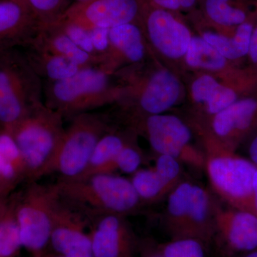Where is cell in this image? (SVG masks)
<instances>
[{
    "label": "cell",
    "instance_id": "cell-36",
    "mask_svg": "<svg viewBox=\"0 0 257 257\" xmlns=\"http://www.w3.org/2000/svg\"><path fill=\"white\" fill-rule=\"evenodd\" d=\"M248 56L251 63L257 67V25L251 36Z\"/></svg>",
    "mask_w": 257,
    "mask_h": 257
},
{
    "label": "cell",
    "instance_id": "cell-43",
    "mask_svg": "<svg viewBox=\"0 0 257 257\" xmlns=\"http://www.w3.org/2000/svg\"><path fill=\"white\" fill-rule=\"evenodd\" d=\"M20 1L23 2V3H27V4L29 5L28 0H20Z\"/></svg>",
    "mask_w": 257,
    "mask_h": 257
},
{
    "label": "cell",
    "instance_id": "cell-29",
    "mask_svg": "<svg viewBox=\"0 0 257 257\" xmlns=\"http://www.w3.org/2000/svg\"><path fill=\"white\" fill-rule=\"evenodd\" d=\"M164 257H205L204 248L197 239L184 238L172 241L161 248Z\"/></svg>",
    "mask_w": 257,
    "mask_h": 257
},
{
    "label": "cell",
    "instance_id": "cell-4",
    "mask_svg": "<svg viewBox=\"0 0 257 257\" xmlns=\"http://www.w3.org/2000/svg\"><path fill=\"white\" fill-rule=\"evenodd\" d=\"M63 119L60 112L42 102L11 133L26 163L27 182H35L52 173L56 152L65 131Z\"/></svg>",
    "mask_w": 257,
    "mask_h": 257
},
{
    "label": "cell",
    "instance_id": "cell-38",
    "mask_svg": "<svg viewBox=\"0 0 257 257\" xmlns=\"http://www.w3.org/2000/svg\"><path fill=\"white\" fill-rule=\"evenodd\" d=\"M253 207L257 215V170L253 179Z\"/></svg>",
    "mask_w": 257,
    "mask_h": 257
},
{
    "label": "cell",
    "instance_id": "cell-40",
    "mask_svg": "<svg viewBox=\"0 0 257 257\" xmlns=\"http://www.w3.org/2000/svg\"><path fill=\"white\" fill-rule=\"evenodd\" d=\"M37 257H65L62 256V255L58 254V253H49L47 251H45L42 254H40V256Z\"/></svg>",
    "mask_w": 257,
    "mask_h": 257
},
{
    "label": "cell",
    "instance_id": "cell-9",
    "mask_svg": "<svg viewBox=\"0 0 257 257\" xmlns=\"http://www.w3.org/2000/svg\"><path fill=\"white\" fill-rule=\"evenodd\" d=\"M141 24L145 37L157 53L172 60L184 57L192 36L174 13L146 3Z\"/></svg>",
    "mask_w": 257,
    "mask_h": 257
},
{
    "label": "cell",
    "instance_id": "cell-12",
    "mask_svg": "<svg viewBox=\"0 0 257 257\" xmlns=\"http://www.w3.org/2000/svg\"><path fill=\"white\" fill-rule=\"evenodd\" d=\"M256 170L251 161L239 157H216L208 165L209 177L216 188L234 199L249 202L253 209V179Z\"/></svg>",
    "mask_w": 257,
    "mask_h": 257
},
{
    "label": "cell",
    "instance_id": "cell-31",
    "mask_svg": "<svg viewBox=\"0 0 257 257\" xmlns=\"http://www.w3.org/2000/svg\"><path fill=\"white\" fill-rule=\"evenodd\" d=\"M142 163V156L135 147L127 144L118 155L115 163V171L125 174H135Z\"/></svg>",
    "mask_w": 257,
    "mask_h": 257
},
{
    "label": "cell",
    "instance_id": "cell-21",
    "mask_svg": "<svg viewBox=\"0 0 257 257\" xmlns=\"http://www.w3.org/2000/svg\"><path fill=\"white\" fill-rule=\"evenodd\" d=\"M256 0H202L204 16L219 28H237L246 21Z\"/></svg>",
    "mask_w": 257,
    "mask_h": 257
},
{
    "label": "cell",
    "instance_id": "cell-13",
    "mask_svg": "<svg viewBox=\"0 0 257 257\" xmlns=\"http://www.w3.org/2000/svg\"><path fill=\"white\" fill-rule=\"evenodd\" d=\"M94 257H134L136 241L122 216L107 214L90 220Z\"/></svg>",
    "mask_w": 257,
    "mask_h": 257
},
{
    "label": "cell",
    "instance_id": "cell-33",
    "mask_svg": "<svg viewBox=\"0 0 257 257\" xmlns=\"http://www.w3.org/2000/svg\"><path fill=\"white\" fill-rule=\"evenodd\" d=\"M155 170L167 186L178 176L180 166L176 160V157L168 155H160L157 160Z\"/></svg>",
    "mask_w": 257,
    "mask_h": 257
},
{
    "label": "cell",
    "instance_id": "cell-30",
    "mask_svg": "<svg viewBox=\"0 0 257 257\" xmlns=\"http://www.w3.org/2000/svg\"><path fill=\"white\" fill-rule=\"evenodd\" d=\"M54 25L59 27L63 31L64 33L79 48L82 49L84 52L93 56V57L99 58L96 55L92 40H91V37L89 36V32L87 30L75 25V24L69 23V22L64 20L63 19H61L60 21L54 24Z\"/></svg>",
    "mask_w": 257,
    "mask_h": 257
},
{
    "label": "cell",
    "instance_id": "cell-20",
    "mask_svg": "<svg viewBox=\"0 0 257 257\" xmlns=\"http://www.w3.org/2000/svg\"><path fill=\"white\" fill-rule=\"evenodd\" d=\"M20 191L0 199V257H18L23 247L18 215Z\"/></svg>",
    "mask_w": 257,
    "mask_h": 257
},
{
    "label": "cell",
    "instance_id": "cell-1",
    "mask_svg": "<svg viewBox=\"0 0 257 257\" xmlns=\"http://www.w3.org/2000/svg\"><path fill=\"white\" fill-rule=\"evenodd\" d=\"M124 83L99 67H85L64 80L44 83L45 105L72 118L101 106L115 104L124 95Z\"/></svg>",
    "mask_w": 257,
    "mask_h": 257
},
{
    "label": "cell",
    "instance_id": "cell-34",
    "mask_svg": "<svg viewBox=\"0 0 257 257\" xmlns=\"http://www.w3.org/2000/svg\"><path fill=\"white\" fill-rule=\"evenodd\" d=\"M109 30L110 29L101 28H92L87 30L92 40L96 55L100 60L99 66L102 63L110 47Z\"/></svg>",
    "mask_w": 257,
    "mask_h": 257
},
{
    "label": "cell",
    "instance_id": "cell-14",
    "mask_svg": "<svg viewBox=\"0 0 257 257\" xmlns=\"http://www.w3.org/2000/svg\"><path fill=\"white\" fill-rule=\"evenodd\" d=\"M141 23H128L109 30L110 47L99 67L116 73L125 65H140L147 57V47Z\"/></svg>",
    "mask_w": 257,
    "mask_h": 257
},
{
    "label": "cell",
    "instance_id": "cell-10",
    "mask_svg": "<svg viewBox=\"0 0 257 257\" xmlns=\"http://www.w3.org/2000/svg\"><path fill=\"white\" fill-rule=\"evenodd\" d=\"M119 78L125 85L121 98L131 95L136 97L139 108L147 116L162 114L168 110L175 105L182 92L179 79L165 69H155L142 82Z\"/></svg>",
    "mask_w": 257,
    "mask_h": 257
},
{
    "label": "cell",
    "instance_id": "cell-37",
    "mask_svg": "<svg viewBox=\"0 0 257 257\" xmlns=\"http://www.w3.org/2000/svg\"><path fill=\"white\" fill-rule=\"evenodd\" d=\"M248 155H249L250 161L257 167V133L253 138L248 146Z\"/></svg>",
    "mask_w": 257,
    "mask_h": 257
},
{
    "label": "cell",
    "instance_id": "cell-23",
    "mask_svg": "<svg viewBox=\"0 0 257 257\" xmlns=\"http://www.w3.org/2000/svg\"><path fill=\"white\" fill-rule=\"evenodd\" d=\"M191 94L196 102L205 104L208 112L214 115L237 101L234 90L208 74L200 76L193 82Z\"/></svg>",
    "mask_w": 257,
    "mask_h": 257
},
{
    "label": "cell",
    "instance_id": "cell-26",
    "mask_svg": "<svg viewBox=\"0 0 257 257\" xmlns=\"http://www.w3.org/2000/svg\"><path fill=\"white\" fill-rule=\"evenodd\" d=\"M34 14L42 28L60 21L73 4L72 0H28Z\"/></svg>",
    "mask_w": 257,
    "mask_h": 257
},
{
    "label": "cell",
    "instance_id": "cell-28",
    "mask_svg": "<svg viewBox=\"0 0 257 257\" xmlns=\"http://www.w3.org/2000/svg\"><path fill=\"white\" fill-rule=\"evenodd\" d=\"M193 185L180 184L169 197L167 209L171 215L176 217L189 216L192 204Z\"/></svg>",
    "mask_w": 257,
    "mask_h": 257
},
{
    "label": "cell",
    "instance_id": "cell-6",
    "mask_svg": "<svg viewBox=\"0 0 257 257\" xmlns=\"http://www.w3.org/2000/svg\"><path fill=\"white\" fill-rule=\"evenodd\" d=\"M28 183L20 191L18 215L23 247L37 257L50 244L54 211L60 197L55 183Z\"/></svg>",
    "mask_w": 257,
    "mask_h": 257
},
{
    "label": "cell",
    "instance_id": "cell-25",
    "mask_svg": "<svg viewBox=\"0 0 257 257\" xmlns=\"http://www.w3.org/2000/svg\"><path fill=\"white\" fill-rule=\"evenodd\" d=\"M186 63L192 68L219 71L226 64V59L202 37H192L184 55Z\"/></svg>",
    "mask_w": 257,
    "mask_h": 257
},
{
    "label": "cell",
    "instance_id": "cell-11",
    "mask_svg": "<svg viewBox=\"0 0 257 257\" xmlns=\"http://www.w3.org/2000/svg\"><path fill=\"white\" fill-rule=\"evenodd\" d=\"M42 28L30 5L20 0H0V50L30 46Z\"/></svg>",
    "mask_w": 257,
    "mask_h": 257
},
{
    "label": "cell",
    "instance_id": "cell-8",
    "mask_svg": "<svg viewBox=\"0 0 257 257\" xmlns=\"http://www.w3.org/2000/svg\"><path fill=\"white\" fill-rule=\"evenodd\" d=\"M89 218L60 197L52 219L50 246L65 257L93 256Z\"/></svg>",
    "mask_w": 257,
    "mask_h": 257
},
{
    "label": "cell",
    "instance_id": "cell-16",
    "mask_svg": "<svg viewBox=\"0 0 257 257\" xmlns=\"http://www.w3.org/2000/svg\"><path fill=\"white\" fill-rule=\"evenodd\" d=\"M27 179L26 163L13 135L0 130V199L16 192Z\"/></svg>",
    "mask_w": 257,
    "mask_h": 257
},
{
    "label": "cell",
    "instance_id": "cell-39",
    "mask_svg": "<svg viewBox=\"0 0 257 257\" xmlns=\"http://www.w3.org/2000/svg\"><path fill=\"white\" fill-rule=\"evenodd\" d=\"M143 257H164L162 253L155 252V251L151 249H145L143 250Z\"/></svg>",
    "mask_w": 257,
    "mask_h": 257
},
{
    "label": "cell",
    "instance_id": "cell-15",
    "mask_svg": "<svg viewBox=\"0 0 257 257\" xmlns=\"http://www.w3.org/2000/svg\"><path fill=\"white\" fill-rule=\"evenodd\" d=\"M145 130L155 152L176 158L192 138L188 126L174 115H148L145 118Z\"/></svg>",
    "mask_w": 257,
    "mask_h": 257
},
{
    "label": "cell",
    "instance_id": "cell-3",
    "mask_svg": "<svg viewBox=\"0 0 257 257\" xmlns=\"http://www.w3.org/2000/svg\"><path fill=\"white\" fill-rule=\"evenodd\" d=\"M43 80L18 48L0 50V127L13 133L35 106L43 102Z\"/></svg>",
    "mask_w": 257,
    "mask_h": 257
},
{
    "label": "cell",
    "instance_id": "cell-22",
    "mask_svg": "<svg viewBox=\"0 0 257 257\" xmlns=\"http://www.w3.org/2000/svg\"><path fill=\"white\" fill-rule=\"evenodd\" d=\"M124 135L116 126L101 138L93 152L86 170L79 178H87L99 174L114 173L116 159L128 144Z\"/></svg>",
    "mask_w": 257,
    "mask_h": 257
},
{
    "label": "cell",
    "instance_id": "cell-32",
    "mask_svg": "<svg viewBox=\"0 0 257 257\" xmlns=\"http://www.w3.org/2000/svg\"><path fill=\"white\" fill-rule=\"evenodd\" d=\"M209 208V199L205 191L198 187L193 185L192 205L189 217L195 222H203L206 219Z\"/></svg>",
    "mask_w": 257,
    "mask_h": 257
},
{
    "label": "cell",
    "instance_id": "cell-27",
    "mask_svg": "<svg viewBox=\"0 0 257 257\" xmlns=\"http://www.w3.org/2000/svg\"><path fill=\"white\" fill-rule=\"evenodd\" d=\"M133 175L131 182L141 199L152 200L167 187L155 169L138 170Z\"/></svg>",
    "mask_w": 257,
    "mask_h": 257
},
{
    "label": "cell",
    "instance_id": "cell-19",
    "mask_svg": "<svg viewBox=\"0 0 257 257\" xmlns=\"http://www.w3.org/2000/svg\"><path fill=\"white\" fill-rule=\"evenodd\" d=\"M23 53L33 70L42 80L57 82L72 77L82 67L67 57L54 55L32 46L23 48Z\"/></svg>",
    "mask_w": 257,
    "mask_h": 257
},
{
    "label": "cell",
    "instance_id": "cell-42",
    "mask_svg": "<svg viewBox=\"0 0 257 257\" xmlns=\"http://www.w3.org/2000/svg\"><path fill=\"white\" fill-rule=\"evenodd\" d=\"M74 3H82V2L87 1V0H73Z\"/></svg>",
    "mask_w": 257,
    "mask_h": 257
},
{
    "label": "cell",
    "instance_id": "cell-18",
    "mask_svg": "<svg viewBox=\"0 0 257 257\" xmlns=\"http://www.w3.org/2000/svg\"><path fill=\"white\" fill-rule=\"evenodd\" d=\"M257 125V98L246 97L233 103L215 114L212 126L214 133L226 137L232 132L249 131Z\"/></svg>",
    "mask_w": 257,
    "mask_h": 257
},
{
    "label": "cell",
    "instance_id": "cell-24",
    "mask_svg": "<svg viewBox=\"0 0 257 257\" xmlns=\"http://www.w3.org/2000/svg\"><path fill=\"white\" fill-rule=\"evenodd\" d=\"M230 246L241 251H255L257 248V215L251 211L236 213L225 229Z\"/></svg>",
    "mask_w": 257,
    "mask_h": 257
},
{
    "label": "cell",
    "instance_id": "cell-41",
    "mask_svg": "<svg viewBox=\"0 0 257 257\" xmlns=\"http://www.w3.org/2000/svg\"><path fill=\"white\" fill-rule=\"evenodd\" d=\"M244 257H257V251H251L246 254Z\"/></svg>",
    "mask_w": 257,
    "mask_h": 257
},
{
    "label": "cell",
    "instance_id": "cell-2",
    "mask_svg": "<svg viewBox=\"0 0 257 257\" xmlns=\"http://www.w3.org/2000/svg\"><path fill=\"white\" fill-rule=\"evenodd\" d=\"M55 184L60 197L89 221L107 214L123 216L135 210L141 200L131 180L114 173L81 179L60 178Z\"/></svg>",
    "mask_w": 257,
    "mask_h": 257
},
{
    "label": "cell",
    "instance_id": "cell-35",
    "mask_svg": "<svg viewBox=\"0 0 257 257\" xmlns=\"http://www.w3.org/2000/svg\"><path fill=\"white\" fill-rule=\"evenodd\" d=\"M147 4L174 13L190 11L199 0H145Z\"/></svg>",
    "mask_w": 257,
    "mask_h": 257
},
{
    "label": "cell",
    "instance_id": "cell-7",
    "mask_svg": "<svg viewBox=\"0 0 257 257\" xmlns=\"http://www.w3.org/2000/svg\"><path fill=\"white\" fill-rule=\"evenodd\" d=\"M145 0H87L73 3L61 19L88 30L111 29L128 23H141Z\"/></svg>",
    "mask_w": 257,
    "mask_h": 257
},
{
    "label": "cell",
    "instance_id": "cell-17",
    "mask_svg": "<svg viewBox=\"0 0 257 257\" xmlns=\"http://www.w3.org/2000/svg\"><path fill=\"white\" fill-rule=\"evenodd\" d=\"M30 46L67 57L82 68L99 67L100 64L99 58L79 48L56 25L42 28L36 40Z\"/></svg>",
    "mask_w": 257,
    "mask_h": 257
},
{
    "label": "cell",
    "instance_id": "cell-5",
    "mask_svg": "<svg viewBox=\"0 0 257 257\" xmlns=\"http://www.w3.org/2000/svg\"><path fill=\"white\" fill-rule=\"evenodd\" d=\"M62 137L52 165V172L62 179L79 178L87 169L99 140L115 127L112 116L106 113L85 112L71 118Z\"/></svg>",
    "mask_w": 257,
    "mask_h": 257
}]
</instances>
